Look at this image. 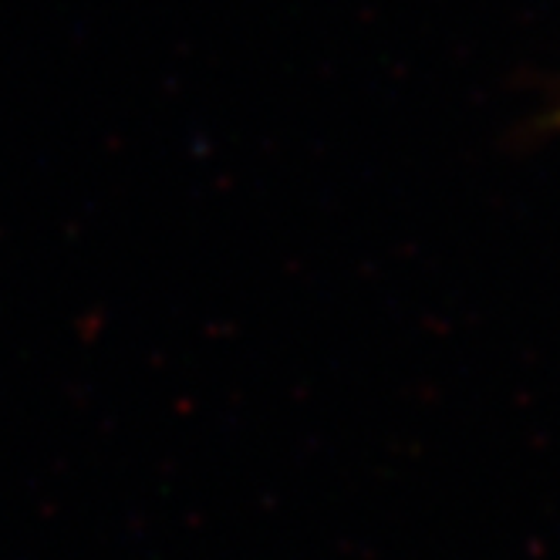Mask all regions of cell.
<instances>
[{"instance_id":"obj_1","label":"cell","mask_w":560,"mask_h":560,"mask_svg":"<svg viewBox=\"0 0 560 560\" xmlns=\"http://www.w3.org/2000/svg\"><path fill=\"white\" fill-rule=\"evenodd\" d=\"M553 122H557V126H560V108H557V115H553Z\"/></svg>"}]
</instances>
